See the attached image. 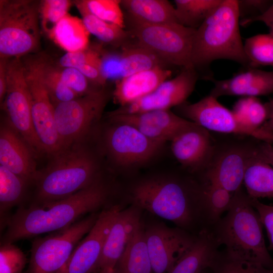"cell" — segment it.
<instances>
[{"label": "cell", "instance_id": "6da1fadb", "mask_svg": "<svg viewBox=\"0 0 273 273\" xmlns=\"http://www.w3.org/2000/svg\"><path fill=\"white\" fill-rule=\"evenodd\" d=\"M109 194L108 186L100 178L64 199L19 209L8 219L2 244L67 228L84 214L94 213L105 205Z\"/></svg>", "mask_w": 273, "mask_h": 273}, {"label": "cell", "instance_id": "7a4b0ae2", "mask_svg": "<svg viewBox=\"0 0 273 273\" xmlns=\"http://www.w3.org/2000/svg\"><path fill=\"white\" fill-rule=\"evenodd\" d=\"M205 183L177 178L153 177L135 184L130 197L134 205L183 229L199 219L211 228L206 203Z\"/></svg>", "mask_w": 273, "mask_h": 273}, {"label": "cell", "instance_id": "3957f363", "mask_svg": "<svg viewBox=\"0 0 273 273\" xmlns=\"http://www.w3.org/2000/svg\"><path fill=\"white\" fill-rule=\"evenodd\" d=\"M85 141L64 148L52 155L46 168L38 171L36 205L67 198L101 178L99 160Z\"/></svg>", "mask_w": 273, "mask_h": 273}, {"label": "cell", "instance_id": "277c9868", "mask_svg": "<svg viewBox=\"0 0 273 273\" xmlns=\"http://www.w3.org/2000/svg\"><path fill=\"white\" fill-rule=\"evenodd\" d=\"M227 214L211 228L229 256L259 262L273 269V258L267 249L259 215L242 188L234 193Z\"/></svg>", "mask_w": 273, "mask_h": 273}, {"label": "cell", "instance_id": "5b68a950", "mask_svg": "<svg viewBox=\"0 0 273 273\" xmlns=\"http://www.w3.org/2000/svg\"><path fill=\"white\" fill-rule=\"evenodd\" d=\"M237 0H222L219 6L196 29L192 52L193 67H209L212 62L229 60L250 68L239 29Z\"/></svg>", "mask_w": 273, "mask_h": 273}, {"label": "cell", "instance_id": "8992f818", "mask_svg": "<svg viewBox=\"0 0 273 273\" xmlns=\"http://www.w3.org/2000/svg\"><path fill=\"white\" fill-rule=\"evenodd\" d=\"M39 18L34 1H0L1 59L19 58L37 48Z\"/></svg>", "mask_w": 273, "mask_h": 273}, {"label": "cell", "instance_id": "52a82bcc", "mask_svg": "<svg viewBox=\"0 0 273 273\" xmlns=\"http://www.w3.org/2000/svg\"><path fill=\"white\" fill-rule=\"evenodd\" d=\"M195 31L178 23H132L129 32L138 45L154 53L166 64L182 69L193 67L192 52Z\"/></svg>", "mask_w": 273, "mask_h": 273}, {"label": "cell", "instance_id": "ba28073f", "mask_svg": "<svg viewBox=\"0 0 273 273\" xmlns=\"http://www.w3.org/2000/svg\"><path fill=\"white\" fill-rule=\"evenodd\" d=\"M108 96L103 89H96L54 105L62 149L87 140L102 116Z\"/></svg>", "mask_w": 273, "mask_h": 273}, {"label": "cell", "instance_id": "9c48e42d", "mask_svg": "<svg viewBox=\"0 0 273 273\" xmlns=\"http://www.w3.org/2000/svg\"><path fill=\"white\" fill-rule=\"evenodd\" d=\"M260 141L249 136L220 143L215 141L212 157L202 179L236 192L241 188L246 165L257 153Z\"/></svg>", "mask_w": 273, "mask_h": 273}, {"label": "cell", "instance_id": "30bf717a", "mask_svg": "<svg viewBox=\"0 0 273 273\" xmlns=\"http://www.w3.org/2000/svg\"><path fill=\"white\" fill-rule=\"evenodd\" d=\"M99 214L91 213L56 235L35 239L26 273L57 272L81 239L92 229Z\"/></svg>", "mask_w": 273, "mask_h": 273}, {"label": "cell", "instance_id": "8fae6325", "mask_svg": "<svg viewBox=\"0 0 273 273\" xmlns=\"http://www.w3.org/2000/svg\"><path fill=\"white\" fill-rule=\"evenodd\" d=\"M7 71V88L2 107L7 121L35 154L44 152L33 125L30 95L24 64L19 58L8 59Z\"/></svg>", "mask_w": 273, "mask_h": 273}, {"label": "cell", "instance_id": "7c38bea8", "mask_svg": "<svg viewBox=\"0 0 273 273\" xmlns=\"http://www.w3.org/2000/svg\"><path fill=\"white\" fill-rule=\"evenodd\" d=\"M103 139L105 152L111 161L121 168H132L152 160L163 145L143 134L128 124L110 121Z\"/></svg>", "mask_w": 273, "mask_h": 273}, {"label": "cell", "instance_id": "4fadbf2b", "mask_svg": "<svg viewBox=\"0 0 273 273\" xmlns=\"http://www.w3.org/2000/svg\"><path fill=\"white\" fill-rule=\"evenodd\" d=\"M41 59L23 64L31 103L33 125L43 152L51 156L62 149L54 117V106L44 85Z\"/></svg>", "mask_w": 273, "mask_h": 273}, {"label": "cell", "instance_id": "5bb4252c", "mask_svg": "<svg viewBox=\"0 0 273 273\" xmlns=\"http://www.w3.org/2000/svg\"><path fill=\"white\" fill-rule=\"evenodd\" d=\"M178 115L208 130L249 136L273 145V133L257 132L240 124L232 111L209 95L194 103L187 102L175 107Z\"/></svg>", "mask_w": 273, "mask_h": 273}, {"label": "cell", "instance_id": "9a60e30c", "mask_svg": "<svg viewBox=\"0 0 273 273\" xmlns=\"http://www.w3.org/2000/svg\"><path fill=\"white\" fill-rule=\"evenodd\" d=\"M152 273H168L193 246L197 237L180 228L157 224L145 230Z\"/></svg>", "mask_w": 273, "mask_h": 273}, {"label": "cell", "instance_id": "2e32d148", "mask_svg": "<svg viewBox=\"0 0 273 273\" xmlns=\"http://www.w3.org/2000/svg\"><path fill=\"white\" fill-rule=\"evenodd\" d=\"M198 77L194 68H183L177 75L163 82L150 94L109 113L130 114L176 107L186 102L195 88Z\"/></svg>", "mask_w": 273, "mask_h": 273}, {"label": "cell", "instance_id": "e0dca14e", "mask_svg": "<svg viewBox=\"0 0 273 273\" xmlns=\"http://www.w3.org/2000/svg\"><path fill=\"white\" fill-rule=\"evenodd\" d=\"M121 210L113 206L100 213L85 237L76 246L69 258L56 273H93L97 270L106 238Z\"/></svg>", "mask_w": 273, "mask_h": 273}, {"label": "cell", "instance_id": "ac0fdd59", "mask_svg": "<svg viewBox=\"0 0 273 273\" xmlns=\"http://www.w3.org/2000/svg\"><path fill=\"white\" fill-rule=\"evenodd\" d=\"M109 121L133 126L150 139L164 145L178 133L192 126L190 121L169 110H158L130 114L108 113Z\"/></svg>", "mask_w": 273, "mask_h": 273}, {"label": "cell", "instance_id": "d6986e66", "mask_svg": "<svg viewBox=\"0 0 273 273\" xmlns=\"http://www.w3.org/2000/svg\"><path fill=\"white\" fill-rule=\"evenodd\" d=\"M176 160L192 172H203L209 165L215 141L207 129L195 123L176 135L170 141Z\"/></svg>", "mask_w": 273, "mask_h": 273}, {"label": "cell", "instance_id": "ffe728a7", "mask_svg": "<svg viewBox=\"0 0 273 273\" xmlns=\"http://www.w3.org/2000/svg\"><path fill=\"white\" fill-rule=\"evenodd\" d=\"M35 153L24 139L8 122L0 129V165L27 183L34 182L38 170Z\"/></svg>", "mask_w": 273, "mask_h": 273}, {"label": "cell", "instance_id": "44dd1931", "mask_svg": "<svg viewBox=\"0 0 273 273\" xmlns=\"http://www.w3.org/2000/svg\"><path fill=\"white\" fill-rule=\"evenodd\" d=\"M166 64L157 55L138 45L125 46L119 53L102 55V72L105 78L120 80L134 73Z\"/></svg>", "mask_w": 273, "mask_h": 273}, {"label": "cell", "instance_id": "7402d4cb", "mask_svg": "<svg viewBox=\"0 0 273 273\" xmlns=\"http://www.w3.org/2000/svg\"><path fill=\"white\" fill-rule=\"evenodd\" d=\"M140 209L135 205L118 213L106 238L97 270L114 268L141 223Z\"/></svg>", "mask_w": 273, "mask_h": 273}, {"label": "cell", "instance_id": "603a6c76", "mask_svg": "<svg viewBox=\"0 0 273 273\" xmlns=\"http://www.w3.org/2000/svg\"><path fill=\"white\" fill-rule=\"evenodd\" d=\"M211 80L214 86L209 95L216 99L224 96L256 97L273 93V70L249 68L230 78Z\"/></svg>", "mask_w": 273, "mask_h": 273}, {"label": "cell", "instance_id": "cb8c5ba5", "mask_svg": "<svg viewBox=\"0 0 273 273\" xmlns=\"http://www.w3.org/2000/svg\"><path fill=\"white\" fill-rule=\"evenodd\" d=\"M171 72L157 67L142 71L116 81L114 100L120 107L131 103L150 94L168 79Z\"/></svg>", "mask_w": 273, "mask_h": 273}, {"label": "cell", "instance_id": "d4e9b609", "mask_svg": "<svg viewBox=\"0 0 273 273\" xmlns=\"http://www.w3.org/2000/svg\"><path fill=\"white\" fill-rule=\"evenodd\" d=\"M220 246L211 229H203L191 249L168 273H202L211 267L220 252Z\"/></svg>", "mask_w": 273, "mask_h": 273}, {"label": "cell", "instance_id": "484cf974", "mask_svg": "<svg viewBox=\"0 0 273 273\" xmlns=\"http://www.w3.org/2000/svg\"><path fill=\"white\" fill-rule=\"evenodd\" d=\"M121 5L129 14L132 23L179 24L174 6L166 0H122Z\"/></svg>", "mask_w": 273, "mask_h": 273}, {"label": "cell", "instance_id": "4316f807", "mask_svg": "<svg viewBox=\"0 0 273 273\" xmlns=\"http://www.w3.org/2000/svg\"><path fill=\"white\" fill-rule=\"evenodd\" d=\"M89 34L82 19L68 14L48 35L58 46L68 53L87 49Z\"/></svg>", "mask_w": 273, "mask_h": 273}, {"label": "cell", "instance_id": "83f0119b", "mask_svg": "<svg viewBox=\"0 0 273 273\" xmlns=\"http://www.w3.org/2000/svg\"><path fill=\"white\" fill-rule=\"evenodd\" d=\"M243 183L250 198H273V167L257 153L246 165Z\"/></svg>", "mask_w": 273, "mask_h": 273}, {"label": "cell", "instance_id": "f1b7e54d", "mask_svg": "<svg viewBox=\"0 0 273 273\" xmlns=\"http://www.w3.org/2000/svg\"><path fill=\"white\" fill-rule=\"evenodd\" d=\"M116 273H152L145 230L141 224L116 264Z\"/></svg>", "mask_w": 273, "mask_h": 273}, {"label": "cell", "instance_id": "f546056e", "mask_svg": "<svg viewBox=\"0 0 273 273\" xmlns=\"http://www.w3.org/2000/svg\"><path fill=\"white\" fill-rule=\"evenodd\" d=\"M75 4L80 12L83 23L89 32L101 41L111 45L124 46L130 33L117 25L102 20L88 12L76 1Z\"/></svg>", "mask_w": 273, "mask_h": 273}, {"label": "cell", "instance_id": "4dcf8cb0", "mask_svg": "<svg viewBox=\"0 0 273 273\" xmlns=\"http://www.w3.org/2000/svg\"><path fill=\"white\" fill-rule=\"evenodd\" d=\"M222 0H175L178 23L197 29L219 6Z\"/></svg>", "mask_w": 273, "mask_h": 273}, {"label": "cell", "instance_id": "1f68e13d", "mask_svg": "<svg viewBox=\"0 0 273 273\" xmlns=\"http://www.w3.org/2000/svg\"><path fill=\"white\" fill-rule=\"evenodd\" d=\"M232 112L237 122L243 126L257 132L266 131L261 126L268 117L267 105L256 97H247L239 100Z\"/></svg>", "mask_w": 273, "mask_h": 273}, {"label": "cell", "instance_id": "d6a6232c", "mask_svg": "<svg viewBox=\"0 0 273 273\" xmlns=\"http://www.w3.org/2000/svg\"><path fill=\"white\" fill-rule=\"evenodd\" d=\"M27 184L22 178L0 165L1 216L22 200Z\"/></svg>", "mask_w": 273, "mask_h": 273}, {"label": "cell", "instance_id": "836d02e7", "mask_svg": "<svg viewBox=\"0 0 273 273\" xmlns=\"http://www.w3.org/2000/svg\"><path fill=\"white\" fill-rule=\"evenodd\" d=\"M244 49L250 68L259 66L273 68V37L270 33L259 34L246 38Z\"/></svg>", "mask_w": 273, "mask_h": 273}, {"label": "cell", "instance_id": "e575fe53", "mask_svg": "<svg viewBox=\"0 0 273 273\" xmlns=\"http://www.w3.org/2000/svg\"><path fill=\"white\" fill-rule=\"evenodd\" d=\"M211 273H273L261 263L233 258L224 251H220L209 268Z\"/></svg>", "mask_w": 273, "mask_h": 273}, {"label": "cell", "instance_id": "d590c367", "mask_svg": "<svg viewBox=\"0 0 273 273\" xmlns=\"http://www.w3.org/2000/svg\"><path fill=\"white\" fill-rule=\"evenodd\" d=\"M76 2L97 18L124 28V19L121 0H82Z\"/></svg>", "mask_w": 273, "mask_h": 273}, {"label": "cell", "instance_id": "8d00e7d4", "mask_svg": "<svg viewBox=\"0 0 273 273\" xmlns=\"http://www.w3.org/2000/svg\"><path fill=\"white\" fill-rule=\"evenodd\" d=\"M41 75L44 85L54 105L79 97L61 80L56 73L55 67L42 60Z\"/></svg>", "mask_w": 273, "mask_h": 273}, {"label": "cell", "instance_id": "74e56055", "mask_svg": "<svg viewBox=\"0 0 273 273\" xmlns=\"http://www.w3.org/2000/svg\"><path fill=\"white\" fill-rule=\"evenodd\" d=\"M206 184V207L212 226L221 218L222 213L230 209L234 193L218 186Z\"/></svg>", "mask_w": 273, "mask_h": 273}, {"label": "cell", "instance_id": "f35d334b", "mask_svg": "<svg viewBox=\"0 0 273 273\" xmlns=\"http://www.w3.org/2000/svg\"><path fill=\"white\" fill-rule=\"evenodd\" d=\"M68 0H44L39 5V14L43 31L49 35L67 14L71 6Z\"/></svg>", "mask_w": 273, "mask_h": 273}, {"label": "cell", "instance_id": "ab89813d", "mask_svg": "<svg viewBox=\"0 0 273 273\" xmlns=\"http://www.w3.org/2000/svg\"><path fill=\"white\" fill-rule=\"evenodd\" d=\"M26 262L24 253L13 243L1 245L0 273H22Z\"/></svg>", "mask_w": 273, "mask_h": 273}, {"label": "cell", "instance_id": "60d3db41", "mask_svg": "<svg viewBox=\"0 0 273 273\" xmlns=\"http://www.w3.org/2000/svg\"><path fill=\"white\" fill-rule=\"evenodd\" d=\"M56 73L63 83L79 96L94 89L89 87V80L78 69L72 67H55Z\"/></svg>", "mask_w": 273, "mask_h": 273}, {"label": "cell", "instance_id": "b9f144b4", "mask_svg": "<svg viewBox=\"0 0 273 273\" xmlns=\"http://www.w3.org/2000/svg\"><path fill=\"white\" fill-rule=\"evenodd\" d=\"M59 64L62 67L75 68L86 65L101 67L102 55L96 51L88 48L81 51L68 52L60 58Z\"/></svg>", "mask_w": 273, "mask_h": 273}, {"label": "cell", "instance_id": "7bdbcfd3", "mask_svg": "<svg viewBox=\"0 0 273 273\" xmlns=\"http://www.w3.org/2000/svg\"><path fill=\"white\" fill-rule=\"evenodd\" d=\"M272 3L266 0H237L241 21L260 15L268 9Z\"/></svg>", "mask_w": 273, "mask_h": 273}, {"label": "cell", "instance_id": "ee69618b", "mask_svg": "<svg viewBox=\"0 0 273 273\" xmlns=\"http://www.w3.org/2000/svg\"><path fill=\"white\" fill-rule=\"evenodd\" d=\"M251 199L252 205L257 211L269 240L268 249L273 250V206L266 205L258 199Z\"/></svg>", "mask_w": 273, "mask_h": 273}, {"label": "cell", "instance_id": "f6af8a7d", "mask_svg": "<svg viewBox=\"0 0 273 273\" xmlns=\"http://www.w3.org/2000/svg\"><path fill=\"white\" fill-rule=\"evenodd\" d=\"M260 21L263 22L268 28L271 35L273 37V2L268 9L260 15L255 18L240 21V24L246 26L251 23Z\"/></svg>", "mask_w": 273, "mask_h": 273}, {"label": "cell", "instance_id": "bcb514c9", "mask_svg": "<svg viewBox=\"0 0 273 273\" xmlns=\"http://www.w3.org/2000/svg\"><path fill=\"white\" fill-rule=\"evenodd\" d=\"M257 155L273 167V145L260 141L257 148Z\"/></svg>", "mask_w": 273, "mask_h": 273}, {"label": "cell", "instance_id": "7dc6e473", "mask_svg": "<svg viewBox=\"0 0 273 273\" xmlns=\"http://www.w3.org/2000/svg\"><path fill=\"white\" fill-rule=\"evenodd\" d=\"M8 59H0V101L2 104L7 88V64Z\"/></svg>", "mask_w": 273, "mask_h": 273}, {"label": "cell", "instance_id": "c3c4849f", "mask_svg": "<svg viewBox=\"0 0 273 273\" xmlns=\"http://www.w3.org/2000/svg\"><path fill=\"white\" fill-rule=\"evenodd\" d=\"M266 104L268 107V117L261 127L273 133V99Z\"/></svg>", "mask_w": 273, "mask_h": 273}, {"label": "cell", "instance_id": "681fc988", "mask_svg": "<svg viewBox=\"0 0 273 273\" xmlns=\"http://www.w3.org/2000/svg\"><path fill=\"white\" fill-rule=\"evenodd\" d=\"M99 273H116L114 268L107 267L101 269Z\"/></svg>", "mask_w": 273, "mask_h": 273}, {"label": "cell", "instance_id": "f907efd6", "mask_svg": "<svg viewBox=\"0 0 273 273\" xmlns=\"http://www.w3.org/2000/svg\"><path fill=\"white\" fill-rule=\"evenodd\" d=\"M202 273H211V271L209 268L206 269Z\"/></svg>", "mask_w": 273, "mask_h": 273}, {"label": "cell", "instance_id": "816d5d0a", "mask_svg": "<svg viewBox=\"0 0 273 273\" xmlns=\"http://www.w3.org/2000/svg\"><path fill=\"white\" fill-rule=\"evenodd\" d=\"M93 273H99V271H96V272H93Z\"/></svg>", "mask_w": 273, "mask_h": 273}]
</instances>
